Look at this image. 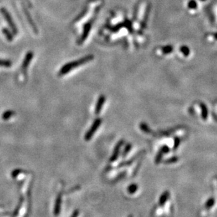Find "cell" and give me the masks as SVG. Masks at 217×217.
Listing matches in <instances>:
<instances>
[{"label":"cell","instance_id":"7c38bea8","mask_svg":"<svg viewBox=\"0 0 217 217\" xmlns=\"http://www.w3.org/2000/svg\"><path fill=\"white\" fill-rule=\"evenodd\" d=\"M138 189V186L137 184H131L130 185L129 188H128V192H129L130 194H134V193L137 191Z\"/></svg>","mask_w":217,"mask_h":217},{"label":"cell","instance_id":"7402d4cb","mask_svg":"<svg viewBox=\"0 0 217 217\" xmlns=\"http://www.w3.org/2000/svg\"><path fill=\"white\" fill-rule=\"evenodd\" d=\"M79 215V211L78 210H75L74 212H73L72 215L70 216V217H78Z\"/></svg>","mask_w":217,"mask_h":217},{"label":"cell","instance_id":"8fae6325","mask_svg":"<svg viewBox=\"0 0 217 217\" xmlns=\"http://www.w3.org/2000/svg\"><path fill=\"white\" fill-rule=\"evenodd\" d=\"M15 115V112L14 111L11 110H9L5 111L4 113L2 115V119H3L4 121H7V120H9L11 117L14 116Z\"/></svg>","mask_w":217,"mask_h":217},{"label":"cell","instance_id":"52a82bcc","mask_svg":"<svg viewBox=\"0 0 217 217\" xmlns=\"http://www.w3.org/2000/svg\"><path fill=\"white\" fill-rule=\"evenodd\" d=\"M105 99H106L104 95H101L99 97L95 106V114H99L100 113L102 109V107L104 104V102H105Z\"/></svg>","mask_w":217,"mask_h":217},{"label":"cell","instance_id":"44dd1931","mask_svg":"<svg viewBox=\"0 0 217 217\" xmlns=\"http://www.w3.org/2000/svg\"><path fill=\"white\" fill-rule=\"evenodd\" d=\"M182 51H183V52L185 54V55H188V54H189V49H188V47H183L180 49Z\"/></svg>","mask_w":217,"mask_h":217},{"label":"cell","instance_id":"9a60e30c","mask_svg":"<svg viewBox=\"0 0 217 217\" xmlns=\"http://www.w3.org/2000/svg\"><path fill=\"white\" fill-rule=\"evenodd\" d=\"M11 66V62L7 60H2L0 59V66L4 67H10Z\"/></svg>","mask_w":217,"mask_h":217},{"label":"cell","instance_id":"5bb4252c","mask_svg":"<svg viewBox=\"0 0 217 217\" xmlns=\"http://www.w3.org/2000/svg\"><path fill=\"white\" fill-rule=\"evenodd\" d=\"M214 203H215V200H214V197H211L210 199L206 201V202L205 204V208L207 209V210H210L212 206L214 205Z\"/></svg>","mask_w":217,"mask_h":217},{"label":"cell","instance_id":"6da1fadb","mask_svg":"<svg viewBox=\"0 0 217 217\" xmlns=\"http://www.w3.org/2000/svg\"><path fill=\"white\" fill-rule=\"evenodd\" d=\"M93 59V55H88V56L84 57L82 59H78V60H77V61H75L69 63V64H65L64 66L61 68V70H60L59 75H64L65 74H66L67 73L70 72V70L74 69L75 68H76L79 66H81V65H83V64H85L87 62L92 61Z\"/></svg>","mask_w":217,"mask_h":217},{"label":"cell","instance_id":"ffe728a7","mask_svg":"<svg viewBox=\"0 0 217 217\" xmlns=\"http://www.w3.org/2000/svg\"><path fill=\"white\" fill-rule=\"evenodd\" d=\"M130 149H131V145H128L126 147H125V150H124V156L126 155L127 153H129V151L130 150Z\"/></svg>","mask_w":217,"mask_h":217},{"label":"cell","instance_id":"3957f363","mask_svg":"<svg viewBox=\"0 0 217 217\" xmlns=\"http://www.w3.org/2000/svg\"><path fill=\"white\" fill-rule=\"evenodd\" d=\"M1 12H2V15L4 16V17L5 18V19H6V20L8 22V23H9V26H10V27H11V30L13 31V33H14V35H16V34L17 33V29H16V25L14 24V21H13L11 16L9 15V13H8V11H7V10L4 9H1Z\"/></svg>","mask_w":217,"mask_h":217},{"label":"cell","instance_id":"9c48e42d","mask_svg":"<svg viewBox=\"0 0 217 217\" xmlns=\"http://www.w3.org/2000/svg\"><path fill=\"white\" fill-rule=\"evenodd\" d=\"M169 148L166 147V146H165V147H163V148L161 149V150H160V151H159V153L157 155V156H156V159H155V162H156V164H158L161 161V159L162 158V156H163L164 154H165L166 152H168L169 151Z\"/></svg>","mask_w":217,"mask_h":217},{"label":"cell","instance_id":"d6986e66","mask_svg":"<svg viewBox=\"0 0 217 217\" xmlns=\"http://www.w3.org/2000/svg\"><path fill=\"white\" fill-rule=\"evenodd\" d=\"M171 50H172L171 47H164L163 49L164 53H169V52H171Z\"/></svg>","mask_w":217,"mask_h":217},{"label":"cell","instance_id":"2e32d148","mask_svg":"<svg viewBox=\"0 0 217 217\" xmlns=\"http://www.w3.org/2000/svg\"><path fill=\"white\" fill-rule=\"evenodd\" d=\"M188 7L191 9H197V4L195 0H190L189 2H188Z\"/></svg>","mask_w":217,"mask_h":217},{"label":"cell","instance_id":"d4e9b609","mask_svg":"<svg viewBox=\"0 0 217 217\" xmlns=\"http://www.w3.org/2000/svg\"><path fill=\"white\" fill-rule=\"evenodd\" d=\"M129 217H133V216H132V215H129Z\"/></svg>","mask_w":217,"mask_h":217},{"label":"cell","instance_id":"ba28073f","mask_svg":"<svg viewBox=\"0 0 217 217\" xmlns=\"http://www.w3.org/2000/svg\"><path fill=\"white\" fill-rule=\"evenodd\" d=\"M91 27H92V23H88V24L85 25L84 30H83V33L82 34V36H81L80 38V43H83V42L87 38V37L88 36V34L90 33V30L91 29Z\"/></svg>","mask_w":217,"mask_h":217},{"label":"cell","instance_id":"ac0fdd59","mask_svg":"<svg viewBox=\"0 0 217 217\" xmlns=\"http://www.w3.org/2000/svg\"><path fill=\"white\" fill-rule=\"evenodd\" d=\"M140 127H141V129H142L143 130V131H145L146 133H150V130H149V128L147 125H145V124H141L140 125Z\"/></svg>","mask_w":217,"mask_h":217},{"label":"cell","instance_id":"cb8c5ba5","mask_svg":"<svg viewBox=\"0 0 217 217\" xmlns=\"http://www.w3.org/2000/svg\"><path fill=\"white\" fill-rule=\"evenodd\" d=\"M177 161H178V158L174 157V158H172L171 159H169V161H166V163H172V162H176Z\"/></svg>","mask_w":217,"mask_h":217},{"label":"cell","instance_id":"7a4b0ae2","mask_svg":"<svg viewBox=\"0 0 217 217\" xmlns=\"http://www.w3.org/2000/svg\"><path fill=\"white\" fill-rule=\"evenodd\" d=\"M102 122V121L101 119H97L95 121L93 122L92 126H91L90 129H89V130L85 135V140L88 141V140H90V139H92L93 135L95 134V132L99 129V127L100 126Z\"/></svg>","mask_w":217,"mask_h":217},{"label":"cell","instance_id":"4fadbf2b","mask_svg":"<svg viewBox=\"0 0 217 217\" xmlns=\"http://www.w3.org/2000/svg\"><path fill=\"white\" fill-rule=\"evenodd\" d=\"M2 32L4 34L5 37L7 38V39L8 40V41L11 42L13 40V35L10 33V31L7 29V28H4L3 30H2Z\"/></svg>","mask_w":217,"mask_h":217},{"label":"cell","instance_id":"e0dca14e","mask_svg":"<svg viewBox=\"0 0 217 217\" xmlns=\"http://www.w3.org/2000/svg\"><path fill=\"white\" fill-rule=\"evenodd\" d=\"M201 106H202V116H203L204 118L206 119V116H207V111H206V106H205V104H202Z\"/></svg>","mask_w":217,"mask_h":217},{"label":"cell","instance_id":"8992f818","mask_svg":"<svg viewBox=\"0 0 217 217\" xmlns=\"http://www.w3.org/2000/svg\"><path fill=\"white\" fill-rule=\"evenodd\" d=\"M33 57V53L32 52H28L27 54L25 55V57L24 60H23V64H22V69L25 70L27 69V68L28 67V66L30 65V63L31 61V60H32Z\"/></svg>","mask_w":217,"mask_h":217},{"label":"cell","instance_id":"277c9868","mask_svg":"<svg viewBox=\"0 0 217 217\" xmlns=\"http://www.w3.org/2000/svg\"><path fill=\"white\" fill-rule=\"evenodd\" d=\"M61 202H62V194L61 192H60L58 194L56 199L55 205H54V214L56 216H59L61 211Z\"/></svg>","mask_w":217,"mask_h":217},{"label":"cell","instance_id":"30bf717a","mask_svg":"<svg viewBox=\"0 0 217 217\" xmlns=\"http://www.w3.org/2000/svg\"><path fill=\"white\" fill-rule=\"evenodd\" d=\"M169 197V192L168 191L164 192L163 194L161 195L160 198H159V205L161 206H163L167 201V200H168Z\"/></svg>","mask_w":217,"mask_h":217},{"label":"cell","instance_id":"484cf974","mask_svg":"<svg viewBox=\"0 0 217 217\" xmlns=\"http://www.w3.org/2000/svg\"><path fill=\"white\" fill-rule=\"evenodd\" d=\"M201 1H205V0H201Z\"/></svg>","mask_w":217,"mask_h":217},{"label":"cell","instance_id":"603a6c76","mask_svg":"<svg viewBox=\"0 0 217 217\" xmlns=\"http://www.w3.org/2000/svg\"><path fill=\"white\" fill-rule=\"evenodd\" d=\"M180 144V140L178 139V138H176V140H175V145H174V150L175 149H176L178 146H179V145Z\"/></svg>","mask_w":217,"mask_h":217},{"label":"cell","instance_id":"5b68a950","mask_svg":"<svg viewBox=\"0 0 217 217\" xmlns=\"http://www.w3.org/2000/svg\"><path fill=\"white\" fill-rule=\"evenodd\" d=\"M123 143H124V141H123V140L119 141V142H118V144H117V145H116V147H115V149H114V152H113V155H112V156H111L110 161L111 162L116 161V159L118 158V156L119 155V151H120V150H121V148L122 147Z\"/></svg>","mask_w":217,"mask_h":217}]
</instances>
